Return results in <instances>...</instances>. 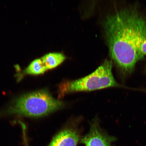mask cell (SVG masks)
Returning <instances> with one entry per match:
<instances>
[{
    "label": "cell",
    "instance_id": "obj_1",
    "mask_svg": "<svg viewBox=\"0 0 146 146\" xmlns=\"http://www.w3.org/2000/svg\"><path fill=\"white\" fill-rule=\"evenodd\" d=\"M111 57L125 73L132 72L143 58L140 51L146 39V17L136 8H123L106 18L103 23Z\"/></svg>",
    "mask_w": 146,
    "mask_h": 146
},
{
    "label": "cell",
    "instance_id": "obj_2",
    "mask_svg": "<svg viewBox=\"0 0 146 146\" xmlns=\"http://www.w3.org/2000/svg\"><path fill=\"white\" fill-rule=\"evenodd\" d=\"M63 106L62 102L54 98L48 91L42 89L20 97L7 112L8 114L39 117L57 111Z\"/></svg>",
    "mask_w": 146,
    "mask_h": 146
},
{
    "label": "cell",
    "instance_id": "obj_3",
    "mask_svg": "<svg viewBox=\"0 0 146 146\" xmlns=\"http://www.w3.org/2000/svg\"><path fill=\"white\" fill-rule=\"evenodd\" d=\"M112 60H106L94 72L83 78L65 82L60 86V94L62 96L72 92L89 91L111 87L128 88L118 83L112 72Z\"/></svg>",
    "mask_w": 146,
    "mask_h": 146
},
{
    "label": "cell",
    "instance_id": "obj_4",
    "mask_svg": "<svg viewBox=\"0 0 146 146\" xmlns=\"http://www.w3.org/2000/svg\"><path fill=\"white\" fill-rule=\"evenodd\" d=\"M115 140L114 137L104 132L97 122L91 124L90 130L81 140L85 146H112Z\"/></svg>",
    "mask_w": 146,
    "mask_h": 146
},
{
    "label": "cell",
    "instance_id": "obj_5",
    "mask_svg": "<svg viewBox=\"0 0 146 146\" xmlns=\"http://www.w3.org/2000/svg\"><path fill=\"white\" fill-rule=\"evenodd\" d=\"M80 140V135L77 131L66 128L56 135L48 146H76Z\"/></svg>",
    "mask_w": 146,
    "mask_h": 146
},
{
    "label": "cell",
    "instance_id": "obj_6",
    "mask_svg": "<svg viewBox=\"0 0 146 146\" xmlns=\"http://www.w3.org/2000/svg\"><path fill=\"white\" fill-rule=\"evenodd\" d=\"M46 70H50L58 66L66 59L64 55L61 53L51 52L41 58Z\"/></svg>",
    "mask_w": 146,
    "mask_h": 146
},
{
    "label": "cell",
    "instance_id": "obj_7",
    "mask_svg": "<svg viewBox=\"0 0 146 146\" xmlns=\"http://www.w3.org/2000/svg\"><path fill=\"white\" fill-rule=\"evenodd\" d=\"M46 69L44 65L41 58L34 60L25 69V74L38 75L44 73Z\"/></svg>",
    "mask_w": 146,
    "mask_h": 146
},
{
    "label": "cell",
    "instance_id": "obj_8",
    "mask_svg": "<svg viewBox=\"0 0 146 146\" xmlns=\"http://www.w3.org/2000/svg\"><path fill=\"white\" fill-rule=\"evenodd\" d=\"M140 51L143 55H146V39L142 42L140 46Z\"/></svg>",
    "mask_w": 146,
    "mask_h": 146
}]
</instances>
